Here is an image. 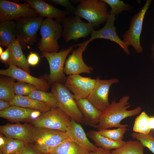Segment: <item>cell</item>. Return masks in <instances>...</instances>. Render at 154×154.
I'll return each instance as SVG.
<instances>
[{
    "instance_id": "16",
    "label": "cell",
    "mask_w": 154,
    "mask_h": 154,
    "mask_svg": "<svg viewBox=\"0 0 154 154\" xmlns=\"http://www.w3.org/2000/svg\"><path fill=\"white\" fill-rule=\"evenodd\" d=\"M0 74L11 77L18 81L32 84L39 90L46 92L50 88V84L47 80L32 76L29 73L12 64L9 65L7 69L1 70Z\"/></svg>"
},
{
    "instance_id": "38",
    "label": "cell",
    "mask_w": 154,
    "mask_h": 154,
    "mask_svg": "<svg viewBox=\"0 0 154 154\" xmlns=\"http://www.w3.org/2000/svg\"><path fill=\"white\" fill-rule=\"evenodd\" d=\"M21 154H46L37 150L31 143H27L25 149Z\"/></svg>"
},
{
    "instance_id": "42",
    "label": "cell",
    "mask_w": 154,
    "mask_h": 154,
    "mask_svg": "<svg viewBox=\"0 0 154 154\" xmlns=\"http://www.w3.org/2000/svg\"><path fill=\"white\" fill-rule=\"evenodd\" d=\"M148 125L151 129H154V116L149 117L148 119Z\"/></svg>"
},
{
    "instance_id": "22",
    "label": "cell",
    "mask_w": 154,
    "mask_h": 154,
    "mask_svg": "<svg viewBox=\"0 0 154 154\" xmlns=\"http://www.w3.org/2000/svg\"><path fill=\"white\" fill-rule=\"evenodd\" d=\"M7 47L9 48L11 54L9 66L13 65L30 74L27 59L23 52L22 48L18 40L16 38Z\"/></svg>"
},
{
    "instance_id": "8",
    "label": "cell",
    "mask_w": 154,
    "mask_h": 154,
    "mask_svg": "<svg viewBox=\"0 0 154 154\" xmlns=\"http://www.w3.org/2000/svg\"><path fill=\"white\" fill-rule=\"evenodd\" d=\"M72 119L58 108L42 112L30 122L33 126L65 132Z\"/></svg>"
},
{
    "instance_id": "23",
    "label": "cell",
    "mask_w": 154,
    "mask_h": 154,
    "mask_svg": "<svg viewBox=\"0 0 154 154\" xmlns=\"http://www.w3.org/2000/svg\"><path fill=\"white\" fill-rule=\"evenodd\" d=\"M16 39V25L15 21H0V45L7 47Z\"/></svg>"
},
{
    "instance_id": "43",
    "label": "cell",
    "mask_w": 154,
    "mask_h": 154,
    "mask_svg": "<svg viewBox=\"0 0 154 154\" xmlns=\"http://www.w3.org/2000/svg\"><path fill=\"white\" fill-rule=\"evenodd\" d=\"M152 50L153 52V61H154V44L152 45Z\"/></svg>"
},
{
    "instance_id": "27",
    "label": "cell",
    "mask_w": 154,
    "mask_h": 154,
    "mask_svg": "<svg viewBox=\"0 0 154 154\" xmlns=\"http://www.w3.org/2000/svg\"><path fill=\"white\" fill-rule=\"evenodd\" d=\"M90 151L69 140L53 148L50 154H89Z\"/></svg>"
},
{
    "instance_id": "36",
    "label": "cell",
    "mask_w": 154,
    "mask_h": 154,
    "mask_svg": "<svg viewBox=\"0 0 154 154\" xmlns=\"http://www.w3.org/2000/svg\"><path fill=\"white\" fill-rule=\"evenodd\" d=\"M46 1L50 3L59 5L65 8L69 13L74 14L76 12V8L68 0H48Z\"/></svg>"
},
{
    "instance_id": "32",
    "label": "cell",
    "mask_w": 154,
    "mask_h": 154,
    "mask_svg": "<svg viewBox=\"0 0 154 154\" xmlns=\"http://www.w3.org/2000/svg\"><path fill=\"white\" fill-rule=\"evenodd\" d=\"M150 132L148 134L133 132L131 134V135L132 138L139 141L144 147H147L154 154V132Z\"/></svg>"
},
{
    "instance_id": "26",
    "label": "cell",
    "mask_w": 154,
    "mask_h": 154,
    "mask_svg": "<svg viewBox=\"0 0 154 154\" xmlns=\"http://www.w3.org/2000/svg\"><path fill=\"white\" fill-rule=\"evenodd\" d=\"M10 103L11 106L37 110L41 112H46L51 109L47 105L26 96L15 95Z\"/></svg>"
},
{
    "instance_id": "7",
    "label": "cell",
    "mask_w": 154,
    "mask_h": 154,
    "mask_svg": "<svg viewBox=\"0 0 154 154\" xmlns=\"http://www.w3.org/2000/svg\"><path fill=\"white\" fill-rule=\"evenodd\" d=\"M62 23L61 37L66 42L85 38L94 30V27L92 25L84 22L80 17L75 15L68 16Z\"/></svg>"
},
{
    "instance_id": "31",
    "label": "cell",
    "mask_w": 154,
    "mask_h": 154,
    "mask_svg": "<svg viewBox=\"0 0 154 154\" xmlns=\"http://www.w3.org/2000/svg\"><path fill=\"white\" fill-rule=\"evenodd\" d=\"M149 117L145 112H143L136 118L133 128L135 132L145 134L149 133L151 129L148 125Z\"/></svg>"
},
{
    "instance_id": "6",
    "label": "cell",
    "mask_w": 154,
    "mask_h": 154,
    "mask_svg": "<svg viewBox=\"0 0 154 154\" xmlns=\"http://www.w3.org/2000/svg\"><path fill=\"white\" fill-rule=\"evenodd\" d=\"M74 45H72L67 48L57 52H41L42 56L46 59L49 64L50 73L47 77V80L50 84L56 82L65 83L67 78L64 71L65 61L68 54L73 50Z\"/></svg>"
},
{
    "instance_id": "19",
    "label": "cell",
    "mask_w": 154,
    "mask_h": 154,
    "mask_svg": "<svg viewBox=\"0 0 154 154\" xmlns=\"http://www.w3.org/2000/svg\"><path fill=\"white\" fill-rule=\"evenodd\" d=\"M32 126L27 124L8 123L0 126V133L6 137L22 141L26 143H33Z\"/></svg>"
},
{
    "instance_id": "30",
    "label": "cell",
    "mask_w": 154,
    "mask_h": 154,
    "mask_svg": "<svg viewBox=\"0 0 154 154\" xmlns=\"http://www.w3.org/2000/svg\"><path fill=\"white\" fill-rule=\"evenodd\" d=\"M144 147L138 141L130 140L121 147L111 151V154H144Z\"/></svg>"
},
{
    "instance_id": "10",
    "label": "cell",
    "mask_w": 154,
    "mask_h": 154,
    "mask_svg": "<svg viewBox=\"0 0 154 154\" xmlns=\"http://www.w3.org/2000/svg\"><path fill=\"white\" fill-rule=\"evenodd\" d=\"M96 79L94 87L87 99L97 109L102 112L110 105L108 96L112 85L118 83L119 80L116 78L101 80L99 77Z\"/></svg>"
},
{
    "instance_id": "12",
    "label": "cell",
    "mask_w": 154,
    "mask_h": 154,
    "mask_svg": "<svg viewBox=\"0 0 154 154\" xmlns=\"http://www.w3.org/2000/svg\"><path fill=\"white\" fill-rule=\"evenodd\" d=\"M31 136L33 142L52 147L70 140L65 132L34 126L32 127Z\"/></svg>"
},
{
    "instance_id": "11",
    "label": "cell",
    "mask_w": 154,
    "mask_h": 154,
    "mask_svg": "<svg viewBox=\"0 0 154 154\" xmlns=\"http://www.w3.org/2000/svg\"><path fill=\"white\" fill-rule=\"evenodd\" d=\"M115 16L111 10L104 26L99 30H93L90 34V38L80 44L87 47L89 43L95 39H105L116 42L122 48L127 54H129L128 46L120 39L116 33V28L114 25Z\"/></svg>"
},
{
    "instance_id": "21",
    "label": "cell",
    "mask_w": 154,
    "mask_h": 154,
    "mask_svg": "<svg viewBox=\"0 0 154 154\" xmlns=\"http://www.w3.org/2000/svg\"><path fill=\"white\" fill-rule=\"evenodd\" d=\"M83 116L84 123L95 128L98 124L102 113L87 98L76 100Z\"/></svg>"
},
{
    "instance_id": "2",
    "label": "cell",
    "mask_w": 154,
    "mask_h": 154,
    "mask_svg": "<svg viewBox=\"0 0 154 154\" xmlns=\"http://www.w3.org/2000/svg\"><path fill=\"white\" fill-rule=\"evenodd\" d=\"M77 5L74 15L87 20L94 27L106 22L109 15L106 4L102 0H81Z\"/></svg>"
},
{
    "instance_id": "34",
    "label": "cell",
    "mask_w": 154,
    "mask_h": 154,
    "mask_svg": "<svg viewBox=\"0 0 154 154\" xmlns=\"http://www.w3.org/2000/svg\"><path fill=\"white\" fill-rule=\"evenodd\" d=\"M14 88L15 95L23 96H27L38 89L32 84L19 81L15 82Z\"/></svg>"
},
{
    "instance_id": "4",
    "label": "cell",
    "mask_w": 154,
    "mask_h": 154,
    "mask_svg": "<svg viewBox=\"0 0 154 154\" xmlns=\"http://www.w3.org/2000/svg\"><path fill=\"white\" fill-rule=\"evenodd\" d=\"M41 38L38 44L41 52H58L59 45L58 40L61 36L62 26L60 23L52 19L44 20L40 29Z\"/></svg>"
},
{
    "instance_id": "29",
    "label": "cell",
    "mask_w": 154,
    "mask_h": 154,
    "mask_svg": "<svg viewBox=\"0 0 154 154\" xmlns=\"http://www.w3.org/2000/svg\"><path fill=\"white\" fill-rule=\"evenodd\" d=\"M26 96L43 103L51 108H57L56 99L51 92H48L37 89L33 91Z\"/></svg>"
},
{
    "instance_id": "41",
    "label": "cell",
    "mask_w": 154,
    "mask_h": 154,
    "mask_svg": "<svg viewBox=\"0 0 154 154\" xmlns=\"http://www.w3.org/2000/svg\"><path fill=\"white\" fill-rule=\"evenodd\" d=\"M10 106V102L0 100V111L7 110Z\"/></svg>"
},
{
    "instance_id": "1",
    "label": "cell",
    "mask_w": 154,
    "mask_h": 154,
    "mask_svg": "<svg viewBox=\"0 0 154 154\" xmlns=\"http://www.w3.org/2000/svg\"><path fill=\"white\" fill-rule=\"evenodd\" d=\"M129 97L124 96L118 102L113 100L109 106L102 112L98 124L95 127L97 131L116 127H126V124H122L120 122L123 119L136 116L141 112L142 108L139 106L131 110H128L131 107L129 103Z\"/></svg>"
},
{
    "instance_id": "44",
    "label": "cell",
    "mask_w": 154,
    "mask_h": 154,
    "mask_svg": "<svg viewBox=\"0 0 154 154\" xmlns=\"http://www.w3.org/2000/svg\"><path fill=\"white\" fill-rule=\"evenodd\" d=\"M3 51L1 46H0V55L2 54Z\"/></svg>"
},
{
    "instance_id": "40",
    "label": "cell",
    "mask_w": 154,
    "mask_h": 154,
    "mask_svg": "<svg viewBox=\"0 0 154 154\" xmlns=\"http://www.w3.org/2000/svg\"><path fill=\"white\" fill-rule=\"evenodd\" d=\"M89 154H111V151L105 150L100 147L94 151L90 152Z\"/></svg>"
},
{
    "instance_id": "9",
    "label": "cell",
    "mask_w": 154,
    "mask_h": 154,
    "mask_svg": "<svg viewBox=\"0 0 154 154\" xmlns=\"http://www.w3.org/2000/svg\"><path fill=\"white\" fill-rule=\"evenodd\" d=\"M151 2V0H147L140 11L132 17L129 28L123 36V42L128 46H133L138 53H141L143 50L140 43V36L143 19Z\"/></svg>"
},
{
    "instance_id": "24",
    "label": "cell",
    "mask_w": 154,
    "mask_h": 154,
    "mask_svg": "<svg viewBox=\"0 0 154 154\" xmlns=\"http://www.w3.org/2000/svg\"><path fill=\"white\" fill-rule=\"evenodd\" d=\"M27 144L19 140L7 137L0 133V154H21Z\"/></svg>"
},
{
    "instance_id": "39",
    "label": "cell",
    "mask_w": 154,
    "mask_h": 154,
    "mask_svg": "<svg viewBox=\"0 0 154 154\" xmlns=\"http://www.w3.org/2000/svg\"><path fill=\"white\" fill-rule=\"evenodd\" d=\"M10 56L9 49L8 47H7V49L3 51L2 54L0 55V60L2 62L9 66Z\"/></svg>"
},
{
    "instance_id": "33",
    "label": "cell",
    "mask_w": 154,
    "mask_h": 154,
    "mask_svg": "<svg viewBox=\"0 0 154 154\" xmlns=\"http://www.w3.org/2000/svg\"><path fill=\"white\" fill-rule=\"evenodd\" d=\"M129 130L127 127H121L113 129H107L97 131L100 135L110 139L121 141L123 140L124 134Z\"/></svg>"
},
{
    "instance_id": "14",
    "label": "cell",
    "mask_w": 154,
    "mask_h": 154,
    "mask_svg": "<svg viewBox=\"0 0 154 154\" xmlns=\"http://www.w3.org/2000/svg\"><path fill=\"white\" fill-rule=\"evenodd\" d=\"M96 79L84 77L79 74L69 75L65 85L73 93L75 100L87 98L95 87Z\"/></svg>"
},
{
    "instance_id": "20",
    "label": "cell",
    "mask_w": 154,
    "mask_h": 154,
    "mask_svg": "<svg viewBox=\"0 0 154 154\" xmlns=\"http://www.w3.org/2000/svg\"><path fill=\"white\" fill-rule=\"evenodd\" d=\"M65 132L71 140L90 152L94 151L98 148L89 141L80 124L73 120H71Z\"/></svg>"
},
{
    "instance_id": "5",
    "label": "cell",
    "mask_w": 154,
    "mask_h": 154,
    "mask_svg": "<svg viewBox=\"0 0 154 154\" xmlns=\"http://www.w3.org/2000/svg\"><path fill=\"white\" fill-rule=\"evenodd\" d=\"M43 17L38 16L22 17L15 20L16 25V38L22 48L33 45L37 40Z\"/></svg>"
},
{
    "instance_id": "3",
    "label": "cell",
    "mask_w": 154,
    "mask_h": 154,
    "mask_svg": "<svg viewBox=\"0 0 154 154\" xmlns=\"http://www.w3.org/2000/svg\"><path fill=\"white\" fill-rule=\"evenodd\" d=\"M52 85L51 92L56 97L57 108L72 120L79 123H84L82 114L69 89L60 83H54Z\"/></svg>"
},
{
    "instance_id": "25",
    "label": "cell",
    "mask_w": 154,
    "mask_h": 154,
    "mask_svg": "<svg viewBox=\"0 0 154 154\" xmlns=\"http://www.w3.org/2000/svg\"><path fill=\"white\" fill-rule=\"evenodd\" d=\"M88 137L94 141L96 145L104 150L110 151L118 149L125 145L126 141H114L98 133L96 131L90 130L87 133Z\"/></svg>"
},
{
    "instance_id": "37",
    "label": "cell",
    "mask_w": 154,
    "mask_h": 154,
    "mask_svg": "<svg viewBox=\"0 0 154 154\" xmlns=\"http://www.w3.org/2000/svg\"><path fill=\"white\" fill-rule=\"evenodd\" d=\"M27 60L29 65L36 66L38 63L39 57L36 53L31 52L28 56Z\"/></svg>"
},
{
    "instance_id": "18",
    "label": "cell",
    "mask_w": 154,
    "mask_h": 154,
    "mask_svg": "<svg viewBox=\"0 0 154 154\" xmlns=\"http://www.w3.org/2000/svg\"><path fill=\"white\" fill-rule=\"evenodd\" d=\"M42 113L37 110L10 106L7 110L0 111V117L12 122L31 121Z\"/></svg>"
},
{
    "instance_id": "28",
    "label": "cell",
    "mask_w": 154,
    "mask_h": 154,
    "mask_svg": "<svg viewBox=\"0 0 154 154\" xmlns=\"http://www.w3.org/2000/svg\"><path fill=\"white\" fill-rule=\"evenodd\" d=\"M14 80L9 77L0 78V100L10 102L14 99L15 96Z\"/></svg>"
},
{
    "instance_id": "17",
    "label": "cell",
    "mask_w": 154,
    "mask_h": 154,
    "mask_svg": "<svg viewBox=\"0 0 154 154\" xmlns=\"http://www.w3.org/2000/svg\"><path fill=\"white\" fill-rule=\"evenodd\" d=\"M32 8L36 11L39 16L46 18H55L56 20L62 23L64 19L69 15L66 10H62L43 0H24Z\"/></svg>"
},
{
    "instance_id": "15",
    "label": "cell",
    "mask_w": 154,
    "mask_h": 154,
    "mask_svg": "<svg viewBox=\"0 0 154 154\" xmlns=\"http://www.w3.org/2000/svg\"><path fill=\"white\" fill-rule=\"evenodd\" d=\"M74 46L79 47L73 50L71 54L66 59L64 70V74L69 75L79 74L82 73H91L93 68L85 63L82 57L83 53L86 50L87 47L79 44Z\"/></svg>"
},
{
    "instance_id": "35",
    "label": "cell",
    "mask_w": 154,
    "mask_h": 154,
    "mask_svg": "<svg viewBox=\"0 0 154 154\" xmlns=\"http://www.w3.org/2000/svg\"><path fill=\"white\" fill-rule=\"evenodd\" d=\"M109 5L111 8V10L115 15H117L124 11L129 10L131 6L119 0H102Z\"/></svg>"
},
{
    "instance_id": "13",
    "label": "cell",
    "mask_w": 154,
    "mask_h": 154,
    "mask_svg": "<svg viewBox=\"0 0 154 154\" xmlns=\"http://www.w3.org/2000/svg\"><path fill=\"white\" fill-rule=\"evenodd\" d=\"M38 16L36 11L26 2L18 3L5 0H0V21L15 20L22 17Z\"/></svg>"
}]
</instances>
